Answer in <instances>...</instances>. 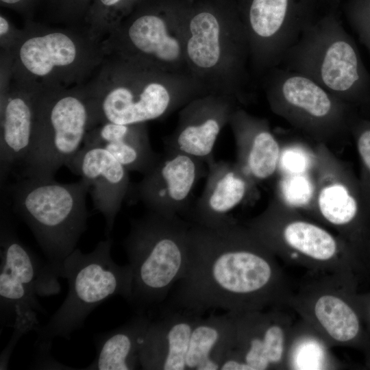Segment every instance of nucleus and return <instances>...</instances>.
Segmentation results:
<instances>
[{
  "mask_svg": "<svg viewBox=\"0 0 370 370\" xmlns=\"http://www.w3.org/2000/svg\"><path fill=\"white\" fill-rule=\"evenodd\" d=\"M270 249L234 220L217 227L190 223L186 269L169 310L201 315L209 310L239 313L271 298L275 271Z\"/></svg>",
  "mask_w": 370,
  "mask_h": 370,
  "instance_id": "nucleus-1",
  "label": "nucleus"
},
{
  "mask_svg": "<svg viewBox=\"0 0 370 370\" xmlns=\"http://www.w3.org/2000/svg\"><path fill=\"white\" fill-rule=\"evenodd\" d=\"M10 79L37 89L87 84L107 56L103 40L84 27H51L27 22L8 53H1Z\"/></svg>",
  "mask_w": 370,
  "mask_h": 370,
  "instance_id": "nucleus-2",
  "label": "nucleus"
},
{
  "mask_svg": "<svg viewBox=\"0 0 370 370\" xmlns=\"http://www.w3.org/2000/svg\"><path fill=\"white\" fill-rule=\"evenodd\" d=\"M279 66L308 77L356 110L370 105V75L337 9L307 27Z\"/></svg>",
  "mask_w": 370,
  "mask_h": 370,
  "instance_id": "nucleus-3",
  "label": "nucleus"
},
{
  "mask_svg": "<svg viewBox=\"0 0 370 370\" xmlns=\"http://www.w3.org/2000/svg\"><path fill=\"white\" fill-rule=\"evenodd\" d=\"M13 208L32 232L51 271L60 278L65 259L77 248L87 227L83 179L62 184L54 178H23L10 186Z\"/></svg>",
  "mask_w": 370,
  "mask_h": 370,
  "instance_id": "nucleus-4",
  "label": "nucleus"
},
{
  "mask_svg": "<svg viewBox=\"0 0 370 370\" xmlns=\"http://www.w3.org/2000/svg\"><path fill=\"white\" fill-rule=\"evenodd\" d=\"M190 222L147 211L131 221L123 241L132 270L129 303L137 313L162 303L184 276L188 251Z\"/></svg>",
  "mask_w": 370,
  "mask_h": 370,
  "instance_id": "nucleus-5",
  "label": "nucleus"
},
{
  "mask_svg": "<svg viewBox=\"0 0 370 370\" xmlns=\"http://www.w3.org/2000/svg\"><path fill=\"white\" fill-rule=\"evenodd\" d=\"M112 241L108 236L95 249L84 253L76 248L64 261L60 278L68 282V293L46 324L35 332L40 354H49L56 338L69 340L81 329L91 312L113 296L127 301L132 289V270L129 264H118L111 256Z\"/></svg>",
  "mask_w": 370,
  "mask_h": 370,
  "instance_id": "nucleus-6",
  "label": "nucleus"
},
{
  "mask_svg": "<svg viewBox=\"0 0 370 370\" xmlns=\"http://www.w3.org/2000/svg\"><path fill=\"white\" fill-rule=\"evenodd\" d=\"M93 110L86 84L38 89L31 145L23 161V178H54L82 147L93 128Z\"/></svg>",
  "mask_w": 370,
  "mask_h": 370,
  "instance_id": "nucleus-7",
  "label": "nucleus"
},
{
  "mask_svg": "<svg viewBox=\"0 0 370 370\" xmlns=\"http://www.w3.org/2000/svg\"><path fill=\"white\" fill-rule=\"evenodd\" d=\"M153 66L108 54L93 77L86 84L92 104L94 127L110 122L145 123L161 118L176 99L153 77Z\"/></svg>",
  "mask_w": 370,
  "mask_h": 370,
  "instance_id": "nucleus-8",
  "label": "nucleus"
},
{
  "mask_svg": "<svg viewBox=\"0 0 370 370\" xmlns=\"http://www.w3.org/2000/svg\"><path fill=\"white\" fill-rule=\"evenodd\" d=\"M271 110L315 143L330 147L349 135L357 110L308 77L276 66L267 88Z\"/></svg>",
  "mask_w": 370,
  "mask_h": 370,
  "instance_id": "nucleus-9",
  "label": "nucleus"
},
{
  "mask_svg": "<svg viewBox=\"0 0 370 370\" xmlns=\"http://www.w3.org/2000/svg\"><path fill=\"white\" fill-rule=\"evenodd\" d=\"M1 213L0 314L3 326L12 328L18 340L40 325L38 297L60 291L59 278L19 239L9 217Z\"/></svg>",
  "mask_w": 370,
  "mask_h": 370,
  "instance_id": "nucleus-10",
  "label": "nucleus"
},
{
  "mask_svg": "<svg viewBox=\"0 0 370 370\" xmlns=\"http://www.w3.org/2000/svg\"><path fill=\"white\" fill-rule=\"evenodd\" d=\"M339 4L336 0H249L243 27L256 64L278 66L303 32Z\"/></svg>",
  "mask_w": 370,
  "mask_h": 370,
  "instance_id": "nucleus-11",
  "label": "nucleus"
},
{
  "mask_svg": "<svg viewBox=\"0 0 370 370\" xmlns=\"http://www.w3.org/2000/svg\"><path fill=\"white\" fill-rule=\"evenodd\" d=\"M314 191L308 210L339 228L359 247L369 220L358 176L328 146L315 143Z\"/></svg>",
  "mask_w": 370,
  "mask_h": 370,
  "instance_id": "nucleus-12",
  "label": "nucleus"
},
{
  "mask_svg": "<svg viewBox=\"0 0 370 370\" xmlns=\"http://www.w3.org/2000/svg\"><path fill=\"white\" fill-rule=\"evenodd\" d=\"M207 171L203 160L164 149L156 164L136 185L135 196L148 211L169 217L187 214L193 189Z\"/></svg>",
  "mask_w": 370,
  "mask_h": 370,
  "instance_id": "nucleus-13",
  "label": "nucleus"
},
{
  "mask_svg": "<svg viewBox=\"0 0 370 370\" xmlns=\"http://www.w3.org/2000/svg\"><path fill=\"white\" fill-rule=\"evenodd\" d=\"M207 167L202 193L187 215L192 223L217 227L233 221L229 214L257 196V184L236 162L214 159Z\"/></svg>",
  "mask_w": 370,
  "mask_h": 370,
  "instance_id": "nucleus-14",
  "label": "nucleus"
},
{
  "mask_svg": "<svg viewBox=\"0 0 370 370\" xmlns=\"http://www.w3.org/2000/svg\"><path fill=\"white\" fill-rule=\"evenodd\" d=\"M66 166L88 184L94 208L103 216L109 236L130 190L129 171L110 152L95 145H83Z\"/></svg>",
  "mask_w": 370,
  "mask_h": 370,
  "instance_id": "nucleus-15",
  "label": "nucleus"
},
{
  "mask_svg": "<svg viewBox=\"0 0 370 370\" xmlns=\"http://www.w3.org/2000/svg\"><path fill=\"white\" fill-rule=\"evenodd\" d=\"M38 89L9 79L1 82V180L22 163L29 151Z\"/></svg>",
  "mask_w": 370,
  "mask_h": 370,
  "instance_id": "nucleus-16",
  "label": "nucleus"
},
{
  "mask_svg": "<svg viewBox=\"0 0 370 370\" xmlns=\"http://www.w3.org/2000/svg\"><path fill=\"white\" fill-rule=\"evenodd\" d=\"M201 316L185 310H169L162 318L151 319L140 346V367L186 370L191 332Z\"/></svg>",
  "mask_w": 370,
  "mask_h": 370,
  "instance_id": "nucleus-17",
  "label": "nucleus"
},
{
  "mask_svg": "<svg viewBox=\"0 0 370 370\" xmlns=\"http://www.w3.org/2000/svg\"><path fill=\"white\" fill-rule=\"evenodd\" d=\"M234 112L225 101L206 99L190 103L181 114L175 132L164 140V149L184 153L207 164L214 159L215 143Z\"/></svg>",
  "mask_w": 370,
  "mask_h": 370,
  "instance_id": "nucleus-18",
  "label": "nucleus"
},
{
  "mask_svg": "<svg viewBox=\"0 0 370 370\" xmlns=\"http://www.w3.org/2000/svg\"><path fill=\"white\" fill-rule=\"evenodd\" d=\"M235 139L236 162L257 184L278 171L282 149L268 122L234 110L230 120Z\"/></svg>",
  "mask_w": 370,
  "mask_h": 370,
  "instance_id": "nucleus-19",
  "label": "nucleus"
},
{
  "mask_svg": "<svg viewBox=\"0 0 370 370\" xmlns=\"http://www.w3.org/2000/svg\"><path fill=\"white\" fill-rule=\"evenodd\" d=\"M84 145L105 149L128 171L143 175L156 164L160 156L150 144L145 123H101L87 132Z\"/></svg>",
  "mask_w": 370,
  "mask_h": 370,
  "instance_id": "nucleus-20",
  "label": "nucleus"
},
{
  "mask_svg": "<svg viewBox=\"0 0 370 370\" xmlns=\"http://www.w3.org/2000/svg\"><path fill=\"white\" fill-rule=\"evenodd\" d=\"M236 345V325L230 312L211 314L206 318L201 316L191 332L186 369L219 370L223 358Z\"/></svg>",
  "mask_w": 370,
  "mask_h": 370,
  "instance_id": "nucleus-21",
  "label": "nucleus"
},
{
  "mask_svg": "<svg viewBox=\"0 0 370 370\" xmlns=\"http://www.w3.org/2000/svg\"><path fill=\"white\" fill-rule=\"evenodd\" d=\"M150 321L145 313H137L122 325L96 335L95 358L84 369H136L140 367V343Z\"/></svg>",
  "mask_w": 370,
  "mask_h": 370,
  "instance_id": "nucleus-22",
  "label": "nucleus"
},
{
  "mask_svg": "<svg viewBox=\"0 0 370 370\" xmlns=\"http://www.w3.org/2000/svg\"><path fill=\"white\" fill-rule=\"evenodd\" d=\"M189 31L186 53L190 62L197 68H213L221 56L220 26L217 18L210 12L199 13L191 19Z\"/></svg>",
  "mask_w": 370,
  "mask_h": 370,
  "instance_id": "nucleus-23",
  "label": "nucleus"
},
{
  "mask_svg": "<svg viewBox=\"0 0 370 370\" xmlns=\"http://www.w3.org/2000/svg\"><path fill=\"white\" fill-rule=\"evenodd\" d=\"M314 314L334 340L346 343L357 338L361 323L356 312L345 301L332 295L321 296L314 304Z\"/></svg>",
  "mask_w": 370,
  "mask_h": 370,
  "instance_id": "nucleus-24",
  "label": "nucleus"
},
{
  "mask_svg": "<svg viewBox=\"0 0 370 370\" xmlns=\"http://www.w3.org/2000/svg\"><path fill=\"white\" fill-rule=\"evenodd\" d=\"M126 0H92L84 17L85 27L103 40L121 21L120 10Z\"/></svg>",
  "mask_w": 370,
  "mask_h": 370,
  "instance_id": "nucleus-25",
  "label": "nucleus"
},
{
  "mask_svg": "<svg viewBox=\"0 0 370 370\" xmlns=\"http://www.w3.org/2000/svg\"><path fill=\"white\" fill-rule=\"evenodd\" d=\"M349 135L359 159L358 179L370 219V119L358 115L351 124Z\"/></svg>",
  "mask_w": 370,
  "mask_h": 370,
  "instance_id": "nucleus-26",
  "label": "nucleus"
},
{
  "mask_svg": "<svg viewBox=\"0 0 370 370\" xmlns=\"http://www.w3.org/2000/svg\"><path fill=\"white\" fill-rule=\"evenodd\" d=\"M312 170L297 173H282L278 181L276 197L295 208L307 209L312 197Z\"/></svg>",
  "mask_w": 370,
  "mask_h": 370,
  "instance_id": "nucleus-27",
  "label": "nucleus"
},
{
  "mask_svg": "<svg viewBox=\"0 0 370 370\" xmlns=\"http://www.w3.org/2000/svg\"><path fill=\"white\" fill-rule=\"evenodd\" d=\"M343 11L360 42L370 51V0H345Z\"/></svg>",
  "mask_w": 370,
  "mask_h": 370,
  "instance_id": "nucleus-28",
  "label": "nucleus"
},
{
  "mask_svg": "<svg viewBox=\"0 0 370 370\" xmlns=\"http://www.w3.org/2000/svg\"><path fill=\"white\" fill-rule=\"evenodd\" d=\"M314 162V150L306 151L297 146L288 147L281 152L278 171L282 173L309 172Z\"/></svg>",
  "mask_w": 370,
  "mask_h": 370,
  "instance_id": "nucleus-29",
  "label": "nucleus"
},
{
  "mask_svg": "<svg viewBox=\"0 0 370 370\" xmlns=\"http://www.w3.org/2000/svg\"><path fill=\"white\" fill-rule=\"evenodd\" d=\"M62 20L74 23L84 17L92 0H49Z\"/></svg>",
  "mask_w": 370,
  "mask_h": 370,
  "instance_id": "nucleus-30",
  "label": "nucleus"
},
{
  "mask_svg": "<svg viewBox=\"0 0 370 370\" xmlns=\"http://www.w3.org/2000/svg\"><path fill=\"white\" fill-rule=\"evenodd\" d=\"M21 29L14 25L2 14L0 15V43L1 53H8L18 39Z\"/></svg>",
  "mask_w": 370,
  "mask_h": 370,
  "instance_id": "nucleus-31",
  "label": "nucleus"
},
{
  "mask_svg": "<svg viewBox=\"0 0 370 370\" xmlns=\"http://www.w3.org/2000/svg\"><path fill=\"white\" fill-rule=\"evenodd\" d=\"M219 370H253L245 362L240 351L234 347L223 358Z\"/></svg>",
  "mask_w": 370,
  "mask_h": 370,
  "instance_id": "nucleus-32",
  "label": "nucleus"
},
{
  "mask_svg": "<svg viewBox=\"0 0 370 370\" xmlns=\"http://www.w3.org/2000/svg\"><path fill=\"white\" fill-rule=\"evenodd\" d=\"M1 5L21 12H27L36 0H0Z\"/></svg>",
  "mask_w": 370,
  "mask_h": 370,
  "instance_id": "nucleus-33",
  "label": "nucleus"
},
{
  "mask_svg": "<svg viewBox=\"0 0 370 370\" xmlns=\"http://www.w3.org/2000/svg\"><path fill=\"white\" fill-rule=\"evenodd\" d=\"M361 247L370 249V219L368 222Z\"/></svg>",
  "mask_w": 370,
  "mask_h": 370,
  "instance_id": "nucleus-34",
  "label": "nucleus"
},
{
  "mask_svg": "<svg viewBox=\"0 0 370 370\" xmlns=\"http://www.w3.org/2000/svg\"><path fill=\"white\" fill-rule=\"evenodd\" d=\"M337 1H340L341 0H337Z\"/></svg>",
  "mask_w": 370,
  "mask_h": 370,
  "instance_id": "nucleus-35",
  "label": "nucleus"
}]
</instances>
